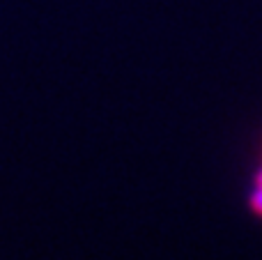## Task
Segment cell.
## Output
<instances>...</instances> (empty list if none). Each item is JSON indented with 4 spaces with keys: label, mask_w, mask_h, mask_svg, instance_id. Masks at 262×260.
<instances>
[{
    "label": "cell",
    "mask_w": 262,
    "mask_h": 260,
    "mask_svg": "<svg viewBox=\"0 0 262 260\" xmlns=\"http://www.w3.org/2000/svg\"><path fill=\"white\" fill-rule=\"evenodd\" d=\"M249 205H251V210H253L255 214H260V216H262V187H258V184H255L253 193H251Z\"/></svg>",
    "instance_id": "obj_1"
},
{
    "label": "cell",
    "mask_w": 262,
    "mask_h": 260,
    "mask_svg": "<svg viewBox=\"0 0 262 260\" xmlns=\"http://www.w3.org/2000/svg\"><path fill=\"white\" fill-rule=\"evenodd\" d=\"M255 184H258V187H262V168L258 170V175H255Z\"/></svg>",
    "instance_id": "obj_2"
}]
</instances>
